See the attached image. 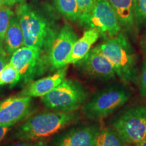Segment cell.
I'll use <instances>...</instances> for the list:
<instances>
[{"instance_id": "277c9868", "label": "cell", "mask_w": 146, "mask_h": 146, "mask_svg": "<svg viewBox=\"0 0 146 146\" xmlns=\"http://www.w3.org/2000/svg\"><path fill=\"white\" fill-rule=\"evenodd\" d=\"M87 92L77 81L64 79L51 92L42 97L47 108L56 112H72L85 104Z\"/></svg>"}, {"instance_id": "ac0fdd59", "label": "cell", "mask_w": 146, "mask_h": 146, "mask_svg": "<svg viewBox=\"0 0 146 146\" xmlns=\"http://www.w3.org/2000/svg\"><path fill=\"white\" fill-rule=\"evenodd\" d=\"M95 146H127V143L114 129L106 128L100 130Z\"/></svg>"}, {"instance_id": "d6986e66", "label": "cell", "mask_w": 146, "mask_h": 146, "mask_svg": "<svg viewBox=\"0 0 146 146\" xmlns=\"http://www.w3.org/2000/svg\"><path fill=\"white\" fill-rule=\"evenodd\" d=\"M14 13L9 7H0V54L8 56L4 50V40L10 19Z\"/></svg>"}, {"instance_id": "7a4b0ae2", "label": "cell", "mask_w": 146, "mask_h": 146, "mask_svg": "<svg viewBox=\"0 0 146 146\" xmlns=\"http://www.w3.org/2000/svg\"><path fill=\"white\" fill-rule=\"evenodd\" d=\"M78 116L75 112H42L27 118L17 127L12 138L25 141H34L49 137L67 126L77 121Z\"/></svg>"}, {"instance_id": "cb8c5ba5", "label": "cell", "mask_w": 146, "mask_h": 146, "mask_svg": "<svg viewBox=\"0 0 146 146\" xmlns=\"http://www.w3.org/2000/svg\"><path fill=\"white\" fill-rule=\"evenodd\" d=\"M12 127L11 126H2L0 125V143L3 141V139L6 137Z\"/></svg>"}, {"instance_id": "5bb4252c", "label": "cell", "mask_w": 146, "mask_h": 146, "mask_svg": "<svg viewBox=\"0 0 146 146\" xmlns=\"http://www.w3.org/2000/svg\"><path fill=\"white\" fill-rule=\"evenodd\" d=\"M100 36V32L96 29H88L85 31L83 36L73 45L72 50L65 61L66 66L69 64H76L83 59Z\"/></svg>"}, {"instance_id": "83f0119b", "label": "cell", "mask_w": 146, "mask_h": 146, "mask_svg": "<svg viewBox=\"0 0 146 146\" xmlns=\"http://www.w3.org/2000/svg\"><path fill=\"white\" fill-rule=\"evenodd\" d=\"M32 146H50V144L43 141H38L33 143Z\"/></svg>"}, {"instance_id": "9c48e42d", "label": "cell", "mask_w": 146, "mask_h": 146, "mask_svg": "<svg viewBox=\"0 0 146 146\" xmlns=\"http://www.w3.org/2000/svg\"><path fill=\"white\" fill-rule=\"evenodd\" d=\"M77 39L76 32L68 24L59 29L48 52L49 63L52 70L66 66L65 61Z\"/></svg>"}, {"instance_id": "52a82bcc", "label": "cell", "mask_w": 146, "mask_h": 146, "mask_svg": "<svg viewBox=\"0 0 146 146\" xmlns=\"http://www.w3.org/2000/svg\"><path fill=\"white\" fill-rule=\"evenodd\" d=\"M9 62L15 68L24 83H30L50 68L48 57L38 50L23 46L10 56Z\"/></svg>"}, {"instance_id": "8992f818", "label": "cell", "mask_w": 146, "mask_h": 146, "mask_svg": "<svg viewBox=\"0 0 146 146\" xmlns=\"http://www.w3.org/2000/svg\"><path fill=\"white\" fill-rule=\"evenodd\" d=\"M113 128L127 143L137 144L146 139V106L125 110L113 121Z\"/></svg>"}, {"instance_id": "4316f807", "label": "cell", "mask_w": 146, "mask_h": 146, "mask_svg": "<svg viewBox=\"0 0 146 146\" xmlns=\"http://www.w3.org/2000/svg\"><path fill=\"white\" fill-rule=\"evenodd\" d=\"M32 141H21V142H18V143H14L12 144H9V145L6 146H32L33 145Z\"/></svg>"}, {"instance_id": "2e32d148", "label": "cell", "mask_w": 146, "mask_h": 146, "mask_svg": "<svg viewBox=\"0 0 146 146\" xmlns=\"http://www.w3.org/2000/svg\"><path fill=\"white\" fill-rule=\"evenodd\" d=\"M116 12L120 25L129 29L134 23L133 0H108Z\"/></svg>"}, {"instance_id": "ba28073f", "label": "cell", "mask_w": 146, "mask_h": 146, "mask_svg": "<svg viewBox=\"0 0 146 146\" xmlns=\"http://www.w3.org/2000/svg\"><path fill=\"white\" fill-rule=\"evenodd\" d=\"M81 25L87 29H96L105 39L116 36L120 31L117 14L108 0H96Z\"/></svg>"}, {"instance_id": "30bf717a", "label": "cell", "mask_w": 146, "mask_h": 146, "mask_svg": "<svg viewBox=\"0 0 146 146\" xmlns=\"http://www.w3.org/2000/svg\"><path fill=\"white\" fill-rule=\"evenodd\" d=\"M74 64L82 73L96 79L109 81L116 75L112 65L97 46L90 50L83 59Z\"/></svg>"}, {"instance_id": "4fadbf2b", "label": "cell", "mask_w": 146, "mask_h": 146, "mask_svg": "<svg viewBox=\"0 0 146 146\" xmlns=\"http://www.w3.org/2000/svg\"><path fill=\"white\" fill-rule=\"evenodd\" d=\"M67 72V66L58 69L52 75L36 80L29 85L21 93V96L31 98L43 97L51 92L65 79Z\"/></svg>"}, {"instance_id": "7c38bea8", "label": "cell", "mask_w": 146, "mask_h": 146, "mask_svg": "<svg viewBox=\"0 0 146 146\" xmlns=\"http://www.w3.org/2000/svg\"><path fill=\"white\" fill-rule=\"evenodd\" d=\"M100 129L96 125H81L62 133L56 140V146H95Z\"/></svg>"}, {"instance_id": "484cf974", "label": "cell", "mask_w": 146, "mask_h": 146, "mask_svg": "<svg viewBox=\"0 0 146 146\" xmlns=\"http://www.w3.org/2000/svg\"><path fill=\"white\" fill-rule=\"evenodd\" d=\"M8 62V56L0 54V72L3 70Z\"/></svg>"}, {"instance_id": "e0dca14e", "label": "cell", "mask_w": 146, "mask_h": 146, "mask_svg": "<svg viewBox=\"0 0 146 146\" xmlns=\"http://www.w3.org/2000/svg\"><path fill=\"white\" fill-rule=\"evenodd\" d=\"M54 3L56 10L68 21H79V9L76 0H54Z\"/></svg>"}, {"instance_id": "7402d4cb", "label": "cell", "mask_w": 146, "mask_h": 146, "mask_svg": "<svg viewBox=\"0 0 146 146\" xmlns=\"http://www.w3.org/2000/svg\"><path fill=\"white\" fill-rule=\"evenodd\" d=\"M96 1V0H76L80 13L79 21L78 23L80 25L83 23V22L88 16Z\"/></svg>"}, {"instance_id": "603a6c76", "label": "cell", "mask_w": 146, "mask_h": 146, "mask_svg": "<svg viewBox=\"0 0 146 146\" xmlns=\"http://www.w3.org/2000/svg\"><path fill=\"white\" fill-rule=\"evenodd\" d=\"M139 93L142 96H146V60L142 66L140 74Z\"/></svg>"}, {"instance_id": "3957f363", "label": "cell", "mask_w": 146, "mask_h": 146, "mask_svg": "<svg viewBox=\"0 0 146 146\" xmlns=\"http://www.w3.org/2000/svg\"><path fill=\"white\" fill-rule=\"evenodd\" d=\"M97 47L111 63L116 74L122 81L125 83L136 81V55L125 35L118 34L114 37L106 39Z\"/></svg>"}, {"instance_id": "f546056e", "label": "cell", "mask_w": 146, "mask_h": 146, "mask_svg": "<svg viewBox=\"0 0 146 146\" xmlns=\"http://www.w3.org/2000/svg\"><path fill=\"white\" fill-rule=\"evenodd\" d=\"M16 1H17V3H22V2H23V1H25V0H16Z\"/></svg>"}, {"instance_id": "8fae6325", "label": "cell", "mask_w": 146, "mask_h": 146, "mask_svg": "<svg viewBox=\"0 0 146 146\" xmlns=\"http://www.w3.org/2000/svg\"><path fill=\"white\" fill-rule=\"evenodd\" d=\"M33 98L20 95L0 101V125L13 126L31 112Z\"/></svg>"}, {"instance_id": "4dcf8cb0", "label": "cell", "mask_w": 146, "mask_h": 146, "mask_svg": "<svg viewBox=\"0 0 146 146\" xmlns=\"http://www.w3.org/2000/svg\"><path fill=\"white\" fill-rule=\"evenodd\" d=\"M145 51H146V45H145Z\"/></svg>"}, {"instance_id": "6da1fadb", "label": "cell", "mask_w": 146, "mask_h": 146, "mask_svg": "<svg viewBox=\"0 0 146 146\" xmlns=\"http://www.w3.org/2000/svg\"><path fill=\"white\" fill-rule=\"evenodd\" d=\"M16 16L23 33L24 46L38 50L48 57L59 31L50 6L23 1L16 8Z\"/></svg>"}, {"instance_id": "9a60e30c", "label": "cell", "mask_w": 146, "mask_h": 146, "mask_svg": "<svg viewBox=\"0 0 146 146\" xmlns=\"http://www.w3.org/2000/svg\"><path fill=\"white\" fill-rule=\"evenodd\" d=\"M24 46V36L17 16L14 14L9 23L4 40V50L8 56Z\"/></svg>"}, {"instance_id": "ffe728a7", "label": "cell", "mask_w": 146, "mask_h": 146, "mask_svg": "<svg viewBox=\"0 0 146 146\" xmlns=\"http://www.w3.org/2000/svg\"><path fill=\"white\" fill-rule=\"evenodd\" d=\"M21 81V76L18 70L9 62L0 72V86L4 85H14Z\"/></svg>"}, {"instance_id": "d4e9b609", "label": "cell", "mask_w": 146, "mask_h": 146, "mask_svg": "<svg viewBox=\"0 0 146 146\" xmlns=\"http://www.w3.org/2000/svg\"><path fill=\"white\" fill-rule=\"evenodd\" d=\"M16 0H0V7H10L16 4Z\"/></svg>"}, {"instance_id": "44dd1931", "label": "cell", "mask_w": 146, "mask_h": 146, "mask_svg": "<svg viewBox=\"0 0 146 146\" xmlns=\"http://www.w3.org/2000/svg\"><path fill=\"white\" fill-rule=\"evenodd\" d=\"M134 21L146 27V0H133Z\"/></svg>"}, {"instance_id": "5b68a950", "label": "cell", "mask_w": 146, "mask_h": 146, "mask_svg": "<svg viewBox=\"0 0 146 146\" xmlns=\"http://www.w3.org/2000/svg\"><path fill=\"white\" fill-rule=\"evenodd\" d=\"M131 93L125 87L113 85L97 92L83 106V114L93 120L102 119L122 107Z\"/></svg>"}, {"instance_id": "f1b7e54d", "label": "cell", "mask_w": 146, "mask_h": 146, "mask_svg": "<svg viewBox=\"0 0 146 146\" xmlns=\"http://www.w3.org/2000/svg\"><path fill=\"white\" fill-rule=\"evenodd\" d=\"M135 146H146V139L144 140L143 141L141 142V143H139L137 144H135Z\"/></svg>"}]
</instances>
